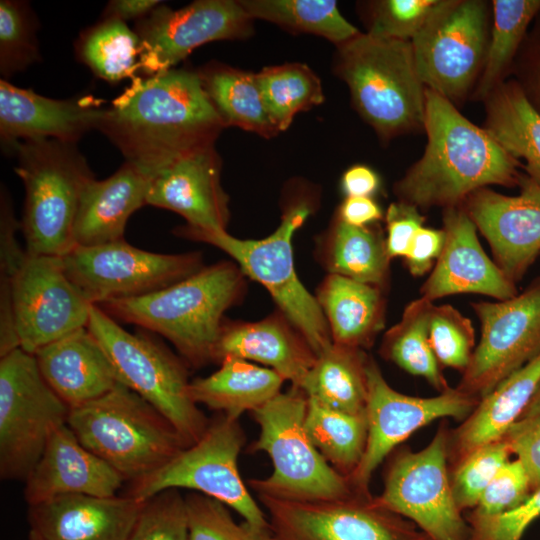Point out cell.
Here are the masks:
<instances>
[{
  "label": "cell",
  "instance_id": "cell-19",
  "mask_svg": "<svg viewBox=\"0 0 540 540\" xmlns=\"http://www.w3.org/2000/svg\"><path fill=\"white\" fill-rule=\"evenodd\" d=\"M134 31L139 69L151 76L172 69L201 45L251 36L253 19L239 0H197L176 10L162 3L137 21Z\"/></svg>",
  "mask_w": 540,
  "mask_h": 540
},
{
  "label": "cell",
  "instance_id": "cell-34",
  "mask_svg": "<svg viewBox=\"0 0 540 540\" xmlns=\"http://www.w3.org/2000/svg\"><path fill=\"white\" fill-rule=\"evenodd\" d=\"M197 72L226 127H238L267 139L279 133L268 114L256 73L218 62H210Z\"/></svg>",
  "mask_w": 540,
  "mask_h": 540
},
{
  "label": "cell",
  "instance_id": "cell-49",
  "mask_svg": "<svg viewBox=\"0 0 540 540\" xmlns=\"http://www.w3.org/2000/svg\"><path fill=\"white\" fill-rule=\"evenodd\" d=\"M465 519L468 540H522L530 525L540 517V487L517 508L498 515H480L469 510Z\"/></svg>",
  "mask_w": 540,
  "mask_h": 540
},
{
  "label": "cell",
  "instance_id": "cell-13",
  "mask_svg": "<svg viewBox=\"0 0 540 540\" xmlns=\"http://www.w3.org/2000/svg\"><path fill=\"white\" fill-rule=\"evenodd\" d=\"M61 258L69 280L96 306L150 294L204 267L200 252L155 253L125 239L92 247L74 246Z\"/></svg>",
  "mask_w": 540,
  "mask_h": 540
},
{
  "label": "cell",
  "instance_id": "cell-52",
  "mask_svg": "<svg viewBox=\"0 0 540 540\" xmlns=\"http://www.w3.org/2000/svg\"><path fill=\"white\" fill-rule=\"evenodd\" d=\"M425 217L419 208L398 201L391 203L385 214V243L390 259L405 257L416 232L423 227Z\"/></svg>",
  "mask_w": 540,
  "mask_h": 540
},
{
  "label": "cell",
  "instance_id": "cell-42",
  "mask_svg": "<svg viewBox=\"0 0 540 540\" xmlns=\"http://www.w3.org/2000/svg\"><path fill=\"white\" fill-rule=\"evenodd\" d=\"M38 21L29 4L0 1V72L7 80L40 60L36 30Z\"/></svg>",
  "mask_w": 540,
  "mask_h": 540
},
{
  "label": "cell",
  "instance_id": "cell-51",
  "mask_svg": "<svg viewBox=\"0 0 540 540\" xmlns=\"http://www.w3.org/2000/svg\"><path fill=\"white\" fill-rule=\"evenodd\" d=\"M529 476L531 491L540 487V414L517 420L501 437Z\"/></svg>",
  "mask_w": 540,
  "mask_h": 540
},
{
  "label": "cell",
  "instance_id": "cell-55",
  "mask_svg": "<svg viewBox=\"0 0 540 540\" xmlns=\"http://www.w3.org/2000/svg\"><path fill=\"white\" fill-rule=\"evenodd\" d=\"M335 215L355 227L370 226L383 218L382 209L371 197H346Z\"/></svg>",
  "mask_w": 540,
  "mask_h": 540
},
{
  "label": "cell",
  "instance_id": "cell-18",
  "mask_svg": "<svg viewBox=\"0 0 540 540\" xmlns=\"http://www.w3.org/2000/svg\"><path fill=\"white\" fill-rule=\"evenodd\" d=\"M11 301L19 347L31 354L87 327L92 307L67 277L61 257L27 252Z\"/></svg>",
  "mask_w": 540,
  "mask_h": 540
},
{
  "label": "cell",
  "instance_id": "cell-29",
  "mask_svg": "<svg viewBox=\"0 0 540 540\" xmlns=\"http://www.w3.org/2000/svg\"><path fill=\"white\" fill-rule=\"evenodd\" d=\"M539 385L540 352L481 398L470 415L450 430L449 469L480 446L500 439L519 419Z\"/></svg>",
  "mask_w": 540,
  "mask_h": 540
},
{
  "label": "cell",
  "instance_id": "cell-23",
  "mask_svg": "<svg viewBox=\"0 0 540 540\" xmlns=\"http://www.w3.org/2000/svg\"><path fill=\"white\" fill-rule=\"evenodd\" d=\"M91 95L52 99L0 80V137L13 152L24 140L50 138L76 144L97 129L105 110Z\"/></svg>",
  "mask_w": 540,
  "mask_h": 540
},
{
  "label": "cell",
  "instance_id": "cell-53",
  "mask_svg": "<svg viewBox=\"0 0 540 540\" xmlns=\"http://www.w3.org/2000/svg\"><path fill=\"white\" fill-rule=\"evenodd\" d=\"M444 244L443 229L421 227L415 234L404 257L406 267L413 277L431 272Z\"/></svg>",
  "mask_w": 540,
  "mask_h": 540
},
{
  "label": "cell",
  "instance_id": "cell-32",
  "mask_svg": "<svg viewBox=\"0 0 540 540\" xmlns=\"http://www.w3.org/2000/svg\"><path fill=\"white\" fill-rule=\"evenodd\" d=\"M318 251L329 274L388 289L391 259L379 225L355 227L335 215L320 237Z\"/></svg>",
  "mask_w": 540,
  "mask_h": 540
},
{
  "label": "cell",
  "instance_id": "cell-40",
  "mask_svg": "<svg viewBox=\"0 0 540 540\" xmlns=\"http://www.w3.org/2000/svg\"><path fill=\"white\" fill-rule=\"evenodd\" d=\"M270 119L279 132L295 116L324 102L319 77L303 63L269 66L256 73Z\"/></svg>",
  "mask_w": 540,
  "mask_h": 540
},
{
  "label": "cell",
  "instance_id": "cell-28",
  "mask_svg": "<svg viewBox=\"0 0 540 540\" xmlns=\"http://www.w3.org/2000/svg\"><path fill=\"white\" fill-rule=\"evenodd\" d=\"M149 185L150 178L128 162L104 180L91 179L77 209L74 246L92 247L124 240L129 217L146 205Z\"/></svg>",
  "mask_w": 540,
  "mask_h": 540
},
{
  "label": "cell",
  "instance_id": "cell-22",
  "mask_svg": "<svg viewBox=\"0 0 540 540\" xmlns=\"http://www.w3.org/2000/svg\"><path fill=\"white\" fill-rule=\"evenodd\" d=\"M221 167L214 146L176 160L150 179L146 205L181 215L190 228L227 231L229 197L221 184Z\"/></svg>",
  "mask_w": 540,
  "mask_h": 540
},
{
  "label": "cell",
  "instance_id": "cell-10",
  "mask_svg": "<svg viewBox=\"0 0 540 540\" xmlns=\"http://www.w3.org/2000/svg\"><path fill=\"white\" fill-rule=\"evenodd\" d=\"M246 441L239 418L210 420L202 437L151 474L130 482L126 493L146 501L168 489H190L239 513L245 521L269 527L266 514L243 481L238 458Z\"/></svg>",
  "mask_w": 540,
  "mask_h": 540
},
{
  "label": "cell",
  "instance_id": "cell-59",
  "mask_svg": "<svg viewBox=\"0 0 540 540\" xmlns=\"http://www.w3.org/2000/svg\"><path fill=\"white\" fill-rule=\"evenodd\" d=\"M28 540H44V539L35 531L30 530L28 534Z\"/></svg>",
  "mask_w": 540,
  "mask_h": 540
},
{
  "label": "cell",
  "instance_id": "cell-6",
  "mask_svg": "<svg viewBox=\"0 0 540 540\" xmlns=\"http://www.w3.org/2000/svg\"><path fill=\"white\" fill-rule=\"evenodd\" d=\"M310 196L294 198L284 208L281 222L262 239H239L227 231H204L186 225L174 229L183 238L200 241L228 254L242 273L263 285L289 321L318 355L331 343L324 314L315 298L299 280L294 266L292 239L314 211Z\"/></svg>",
  "mask_w": 540,
  "mask_h": 540
},
{
  "label": "cell",
  "instance_id": "cell-46",
  "mask_svg": "<svg viewBox=\"0 0 540 540\" xmlns=\"http://www.w3.org/2000/svg\"><path fill=\"white\" fill-rule=\"evenodd\" d=\"M510 455L507 443L500 438L480 446L450 470L453 496L463 513L477 506L484 490L510 460Z\"/></svg>",
  "mask_w": 540,
  "mask_h": 540
},
{
  "label": "cell",
  "instance_id": "cell-36",
  "mask_svg": "<svg viewBox=\"0 0 540 540\" xmlns=\"http://www.w3.org/2000/svg\"><path fill=\"white\" fill-rule=\"evenodd\" d=\"M434 302L423 297L411 301L401 319L382 337L380 355L411 375L424 378L442 393L450 388L429 342V319Z\"/></svg>",
  "mask_w": 540,
  "mask_h": 540
},
{
  "label": "cell",
  "instance_id": "cell-38",
  "mask_svg": "<svg viewBox=\"0 0 540 540\" xmlns=\"http://www.w3.org/2000/svg\"><path fill=\"white\" fill-rule=\"evenodd\" d=\"M305 427L326 461L349 478L358 467L366 448L368 431L365 413H345L308 399Z\"/></svg>",
  "mask_w": 540,
  "mask_h": 540
},
{
  "label": "cell",
  "instance_id": "cell-50",
  "mask_svg": "<svg viewBox=\"0 0 540 540\" xmlns=\"http://www.w3.org/2000/svg\"><path fill=\"white\" fill-rule=\"evenodd\" d=\"M531 493L526 469L515 458L500 468L471 511L486 516L502 514L517 508Z\"/></svg>",
  "mask_w": 540,
  "mask_h": 540
},
{
  "label": "cell",
  "instance_id": "cell-47",
  "mask_svg": "<svg viewBox=\"0 0 540 540\" xmlns=\"http://www.w3.org/2000/svg\"><path fill=\"white\" fill-rule=\"evenodd\" d=\"M127 540H188L185 497L168 489L144 501Z\"/></svg>",
  "mask_w": 540,
  "mask_h": 540
},
{
  "label": "cell",
  "instance_id": "cell-9",
  "mask_svg": "<svg viewBox=\"0 0 540 540\" xmlns=\"http://www.w3.org/2000/svg\"><path fill=\"white\" fill-rule=\"evenodd\" d=\"M87 328L107 353L120 382L165 416L188 446L196 443L210 419L191 398L184 360L148 335L125 330L96 305Z\"/></svg>",
  "mask_w": 540,
  "mask_h": 540
},
{
  "label": "cell",
  "instance_id": "cell-27",
  "mask_svg": "<svg viewBox=\"0 0 540 540\" xmlns=\"http://www.w3.org/2000/svg\"><path fill=\"white\" fill-rule=\"evenodd\" d=\"M34 356L45 381L70 410L121 383L107 353L87 327L45 345Z\"/></svg>",
  "mask_w": 540,
  "mask_h": 540
},
{
  "label": "cell",
  "instance_id": "cell-35",
  "mask_svg": "<svg viewBox=\"0 0 540 540\" xmlns=\"http://www.w3.org/2000/svg\"><path fill=\"white\" fill-rule=\"evenodd\" d=\"M488 97L486 131L540 180V112L516 81L500 83Z\"/></svg>",
  "mask_w": 540,
  "mask_h": 540
},
{
  "label": "cell",
  "instance_id": "cell-44",
  "mask_svg": "<svg viewBox=\"0 0 540 540\" xmlns=\"http://www.w3.org/2000/svg\"><path fill=\"white\" fill-rule=\"evenodd\" d=\"M188 540H276L269 527L237 523L227 506L200 493L185 496Z\"/></svg>",
  "mask_w": 540,
  "mask_h": 540
},
{
  "label": "cell",
  "instance_id": "cell-37",
  "mask_svg": "<svg viewBox=\"0 0 540 540\" xmlns=\"http://www.w3.org/2000/svg\"><path fill=\"white\" fill-rule=\"evenodd\" d=\"M247 15L294 33L320 36L339 46L360 31L340 13L332 0H239Z\"/></svg>",
  "mask_w": 540,
  "mask_h": 540
},
{
  "label": "cell",
  "instance_id": "cell-43",
  "mask_svg": "<svg viewBox=\"0 0 540 540\" xmlns=\"http://www.w3.org/2000/svg\"><path fill=\"white\" fill-rule=\"evenodd\" d=\"M21 229L11 198L2 187L0 195V356L19 348L15 332L11 291L26 250L19 245L16 232Z\"/></svg>",
  "mask_w": 540,
  "mask_h": 540
},
{
  "label": "cell",
  "instance_id": "cell-31",
  "mask_svg": "<svg viewBox=\"0 0 540 540\" xmlns=\"http://www.w3.org/2000/svg\"><path fill=\"white\" fill-rule=\"evenodd\" d=\"M220 368L190 382L191 398L197 405L232 418L250 413L278 395L285 381L274 370L250 361L227 357Z\"/></svg>",
  "mask_w": 540,
  "mask_h": 540
},
{
  "label": "cell",
  "instance_id": "cell-12",
  "mask_svg": "<svg viewBox=\"0 0 540 540\" xmlns=\"http://www.w3.org/2000/svg\"><path fill=\"white\" fill-rule=\"evenodd\" d=\"M449 435L448 425L442 423L423 449H395L375 500L412 521L431 540H468L470 528L451 487Z\"/></svg>",
  "mask_w": 540,
  "mask_h": 540
},
{
  "label": "cell",
  "instance_id": "cell-2",
  "mask_svg": "<svg viewBox=\"0 0 540 540\" xmlns=\"http://www.w3.org/2000/svg\"><path fill=\"white\" fill-rule=\"evenodd\" d=\"M423 156L395 183L398 201L419 209L462 204L474 191L490 185L513 187L522 173L486 131L466 119L453 103L426 88Z\"/></svg>",
  "mask_w": 540,
  "mask_h": 540
},
{
  "label": "cell",
  "instance_id": "cell-7",
  "mask_svg": "<svg viewBox=\"0 0 540 540\" xmlns=\"http://www.w3.org/2000/svg\"><path fill=\"white\" fill-rule=\"evenodd\" d=\"M15 173L25 188L21 231L30 255L62 257L74 247L82 192L94 175L76 144L42 138L19 142Z\"/></svg>",
  "mask_w": 540,
  "mask_h": 540
},
{
  "label": "cell",
  "instance_id": "cell-20",
  "mask_svg": "<svg viewBox=\"0 0 540 540\" xmlns=\"http://www.w3.org/2000/svg\"><path fill=\"white\" fill-rule=\"evenodd\" d=\"M518 186L516 196L485 187L463 202L487 240L493 261L515 285L540 255V180L522 173Z\"/></svg>",
  "mask_w": 540,
  "mask_h": 540
},
{
  "label": "cell",
  "instance_id": "cell-21",
  "mask_svg": "<svg viewBox=\"0 0 540 540\" xmlns=\"http://www.w3.org/2000/svg\"><path fill=\"white\" fill-rule=\"evenodd\" d=\"M444 244L420 297L434 302L456 294H482L495 300L514 297L518 291L482 248L477 227L463 203L444 209Z\"/></svg>",
  "mask_w": 540,
  "mask_h": 540
},
{
  "label": "cell",
  "instance_id": "cell-15",
  "mask_svg": "<svg viewBox=\"0 0 540 540\" xmlns=\"http://www.w3.org/2000/svg\"><path fill=\"white\" fill-rule=\"evenodd\" d=\"M411 43L424 86L451 102L462 97L484 65L488 44L485 3L443 0Z\"/></svg>",
  "mask_w": 540,
  "mask_h": 540
},
{
  "label": "cell",
  "instance_id": "cell-26",
  "mask_svg": "<svg viewBox=\"0 0 540 540\" xmlns=\"http://www.w3.org/2000/svg\"><path fill=\"white\" fill-rule=\"evenodd\" d=\"M227 357L263 364L300 388L317 355L299 330L278 311L255 322L225 320L213 362L219 364Z\"/></svg>",
  "mask_w": 540,
  "mask_h": 540
},
{
  "label": "cell",
  "instance_id": "cell-57",
  "mask_svg": "<svg viewBox=\"0 0 540 540\" xmlns=\"http://www.w3.org/2000/svg\"><path fill=\"white\" fill-rule=\"evenodd\" d=\"M162 1L158 0H112L102 14V19H114L122 22L141 20L156 9Z\"/></svg>",
  "mask_w": 540,
  "mask_h": 540
},
{
  "label": "cell",
  "instance_id": "cell-41",
  "mask_svg": "<svg viewBox=\"0 0 540 540\" xmlns=\"http://www.w3.org/2000/svg\"><path fill=\"white\" fill-rule=\"evenodd\" d=\"M76 53L96 76L115 83L134 78L139 69L140 40L125 22L102 19L80 35Z\"/></svg>",
  "mask_w": 540,
  "mask_h": 540
},
{
  "label": "cell",
  "instance_id": "cell-8",
  "mask_svg": "<svg viewBox=\"0 0 540 540\" xmlns=\"http://www.w3.org/2000/svg\"><path fill=\"white\" fill-rule=\"evenodd\" d=\"M307 402L304 391L292 385L251 412L259 436L249 452L267 453L273 465L268 477L248 481L257 495L322 501L344 498L355 491L311 441L305 427Z\"/></svg>",
  "mask_w": 540,
  "mask_h": 540
},
{
  "label": "cell",
  "instance_id": "cell-24",
  "mask_svg": "<svg viewBox=\"0 0 540 540\" xmlns=\"http://www.w3.org/2000/svg\"><path fill=\"white\" fill-rule=\"evenodd\" d=\"M124 481L116 469L84 447L66 423L49 436L25 480L24 497L29 506L71 494L112 497Z\"/></svg>",
  "mask_w": 540,
  "mask_h": 540
},
{
  "label": "cell",
  "instance_id": "cell-39",
  "mask_svg": "<svg viewBox=\"0 0 540 540\" xmlns=\"http://www.w3.org/2000/svg\"><path fill=\"white\" fill-rule=\"evenodd\" d=\"M540 13V0L493 1V27L476 96L488 97L501 83L521 46L527 29Z\"/></svg>",
  "mask_w": 540,
  "mask_h": 540
},
{
  "label": "cell",
  "instance_id": "cell-54",
  "mask_svg": "<svg viewBox=\"0 0 540 540\" xmlns=\"http://www.w3.org/2000/svg\"><path fill=\"white\" fill-rule=\"evenodd\" d=\"M521 75L522 81L518 83L540 112V24L526 48Z\"/></svg>",
  "mask_w": 540,
  "mask_h": 540
},
{
  "label": "cell",
  "instance_id": "cell-48",
  "mask_svg": "<svg viewBox=\"0 0 540 540\" xmlns=\"http://www.w3.org/2000/svg\"><path fill=\"white\" fill-rule=\"evenodd\" d=\"M443 0H382L372 4L368 34L412 41Z\"/></svg>",
  "mask_w": 540,
  "mask_h": 540
},
{
  "label": "cell",
  "instance_id": "cell-56",
  "mask_svg": "<svg viewBox=\"0 0 540 540\" xmlns=\"http://www.w3.org/2000/svg\"><path fill=\"white\" fill-rule=\"evenodd\" d=\"M379 186L380 179L377 173L362 164L349 167L341 178V188L346 197H371Z\"/></svg>",
  "mask_w": 540,
  "mask_h": 540
},
{
  "label": "cell",
  "instance_id": "cell-14",
  "mask_svg": "<svg viewBox=\"0 0 540 540\" xmlns=\"http://www.w3.org/2000/svg\"><path fill=\"white\" fill-rule=\"evenodd\" d=\"M276 540H431L371 494L297 501L258 494Z\"/></svg>",
  "mask_w": 540,
  "mask_h": 540
},
{
  "label": "cell",
  "instance_id": "cell-1",
  "mask_svg": "<svg viewBox=\"0 0 540 540\" xmlns=\"http://www.w3.org/2000/svg\"><path fill=\"white\" fill-rule=\"evenodd\" d=\"M225 127L197 70L172 68L134 77L105 108L97 130L151 179L176 160L214 146Z\"/></svg>",
  "mask_w": 540,
  "mask_h": 540
},
{
  "label": "cell",
  "instance_id": "cell-30",
  "mask_svg": "<svg viewBox=\"0 0 540 540\" xmlns=\"http://www.w3.org/2000/svg\"><path fill=\"white\" fill-rule=\"evenodd\" d=\"M332 342L370 348L385 325V291L341 275L328 274L315 296Z\"/></svg>",
  "mask_w": 540,
  "mask_h": 540
},
{
  "label": "cell",
  "instance_id": "cell-5",
  "mask_svg": "<svg viewBox=\"0 0 540 540\" xmlns=\"http://www.w3.org/2000/svg\"><path fill=\"white\" fill-rule=\"evenodd\" d=\"M67 424L84 447L130 482L158 470L189 447L165 416L122 383L71 409Z\"/></svg>",
  "mask_w": 540,
  "mask_h": 540
},
{
  "label": "cell",
  "instance_id": "cell-58",
  "mask_svg": "<svg viewBox=\"0 0 540 540\" xmlns=\"http://www.w3.org/2000/svg\"><path fill=\"white\" fill-rule=\"evenodd\" d=\"M537 414H540V385L519 419L529 418Z\"/></svg>",
  "mask_w": 540,
  "mask_h": 540
},
{
  "label": "cell",
  "instance_id": "cell-45",
  "mask_svg": "<svg viewBox=\"0 0 540 540\" xmlns=\"http://www.w3.org/2000/svg\"><path fill=\"white\" fill-rule=\"evenodd\" d=\"M431 349L441 367L466 370L475 350V330L469 318L449 304L433 305L428 328Z\"/></svg>",
  "mask_w": 540,
  "mask_h": 540
},
{
  "label": "cell",
  "instance_id": "cell-16",
  "mask_svg": "<svg viewBox=\"0 0 540 540\" xmlns=\"http://www.w3.org/2000/svg\"><path fill=\"white\" fill-rule=\"evenodd\" d=\"M470 306L481 337L456 388L480 400L540 352V276L512 298Z\"/></svg>",
  "mask_w": 540,
  "mask_h": 540
},
{
  "label": "cell",
  "instance_id": "cell-11",
  "mask_svg": "<svg viewBox=\"0 0 540 540\" xmlns=\"http://www.w3.org/2000/svg\"><path fill=\"white\" fill-rule=\"evenodd\" d=\"M70 408L42 376L34 354L0 356V476L25 481Z\"/></svg>",
  "mask_w": 540,
  "mask_h": 540
},
{
  "label": "cell",
  "instance_id": "cell-17",
  "mask_svg": "<svg viewBox=\"0 0 540 540\" xmlns=\"http://www.w3.org/2000/svg\"><path fill=\"white\" fill-rule=\"evenodd\" d=\"M368 394L365 408L367 443L364 455L348 478L352 488L371 494L373 473L403 441L429 423L442 418L463 421L475 409L479 399L456 387L433 397H414L392 388L378 364L367 360Z\"/></svg>",
  "mask_w": 540,
  "mask_h": 540
},
{
  "label": "cell",
  "instance_id": "cell-25",
  "mask_svg": "<svg viewBox=\"0 0 540 540\" xmlns=\"http://www.w3.org/2000/svg\"><path fill=\"white\" fill-rule=\"evenodd\" d=\"M143 504L129 495H63L29 506L28 521L44 540H127Z\"/></svg>",
  "mask_w": 540,
  "mask_h": 540
},
{
  "label": "cell",
  "instance_id": "cell-3",
  "mask_svg": "<svg viewBox=\"0 0 540 540\" xmlns=\"http://www.w3.org/2000/svg\"><path fill=\"white\" fill-rule=\"evenodd\" d=\"M245 285L236 263L222 261L150 294L98 307L115 320L160 334L188 367L201 368L213 362L224 314L242 299Z\"/></svg>",
  "mask_w": 540,
  "mask_h": 540
},
{
  "label": "cell",
  "instance_id": "cell-33",
  "mask_svg": "<svg viewBox=\"0 0 540 540\" xmlns=\"http://www.w3.org/2000/svg\"><path fill=\"white\" fill-rule=\"evenodd\" d=\"M368 356L362 349L332 342L317 355L300 388L308 399L325 407L365 413Z\"/></svg>",
  "mask_w": 540,
  "mask_h": 540
},
{
  "label": "cell",
  "instance_id": "cell-4",
  "mask_svg": "<svg viewBox=\"0 0 540 540\" xmlns=\"http://www.w3.org/2000/svg\"><path fill=\"white\" fill-rule=\"evenodd\" d=\"M334 70L358 113L384 139L424 126L426 87L411 41L359 33L336 46Z\"/></svg>",
  "mask_w": 540,
  "mask_h": 540
}]
</instances>
